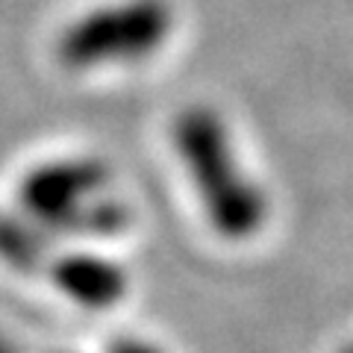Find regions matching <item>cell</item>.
Here are the masks:
<instances>
[{
    "instance_id": "cell-8",
    "label": "cell",
    "mask_w": 353,
    "mask_h": 353,
    "mask_svg": "<svg viewBox=\"0 0 353 353\" xmlns=\"http://www.w3.org/2000/svg\"><path fill=\"white\" fill-rule=\"evenodd\" d=\"M347 353H353V347H350V350H347Z\"/></svg>"
},
{
    "instance_id": "cell-1",
    "label": "cell",
    "mask_w": 353,
    "mask_h": 353,
    "mask_svg": "<svg viewBox=\"0 0 353 353\" xmlns=\"http://www.w3.org/2000/svg\"><path fill=\"white\" fill-rule=\"evenodd\" d=\"M171 136L209 227L230 241L256 236L268 221V194L241 165L224 118L209 106H189L176 115Z\"/></svg>"
},
{
    "instance_id": "cell-3",
    "label": "cell",
    "mask_w": 353,
    "mask_h": 353,
    "mask_svg": "<svg viewBox=\"0 0 353 353\" xmlns=\"http://www.w3.org/2000/svg\"><path fill=\"white\" fill-rule=\"evenodd\" d=\"M112 171L97 157H57L39 162L18 183V209L53 239H62L83 209L109 192Z\"/></svg>"
},
{
    "instance_id": "cell-5",
    "label": "cell",
    "mask_w": 353,
    "mask_h": 353,
    "mask_svg": "<svg viewBox=\"0 0 353 353\" xmlns=\"http://www.w3.org/2000/svg\"><path fill=\"white\" fill-rule=\"evenodd\" d=\"M53 239L41 224L27 218L21 209L0 212V259L18 271H41L53 259Z\"/></svg>"
},
{
    "instance_id": "cell-2",
    "label": "cell",
    "mask_w": 353,
    "mask_h": 353,
    "mask_svg": "<svg viewBox=\"0 0 353 353\" xmlns=\"http://www.w3.org/2000/svg\"><path fill=\"white\" fill-rule=\"evenodd\" d=\"M174 32L168 0H106L88 6L57 36V59L74 74L153 59Z\"/></svg>"
},
{
    "instance_id": "cell-4",
    "label": "cell",
    "mask_w": 353,
    "mask_h": 353,
    "mask_svg": "<svg viewBox=\"0 0 353 353\" xmlns=\"http://www.w3.org/2000/svg\"><path fill=\"white\" fill-rule=\"evenodd\" d=\"M50 283L68 297L71 303L88 312H109L130 292V274L118 259L94 250L53 253L48 262Z\"/></svg>"
},
{
    "instance_id": "cell-7",
    "label": "cell",
    "mask_w": 353,
    "mask_h": 353,
    "mask_svg": "<svg viewBox=\"0 0 353 353\" xmlns=\"http://www.w3.org/2000/svg\"><path fill=\"white\" fill-rule=\"evenodd\" d=\"M0 353H18V345L3 333H0Z\"/></svg>"
},
{
    "instance_id": "cell-6",
    "label": "cell",
    "mask_w": 353,
    "mask_h": 353,
    "mask_svg": "<svg viewBox=\"0 0 353 353\" xmlns=\"http://www.w3.org/2000/svg\"><path fill=\"white\" fill-rule=\"evenodd\" d=\"M106 353H165L159 345H153L148 339H139V336H124V339H115L109 341Z\"/></svg>"
}]
</instances>
